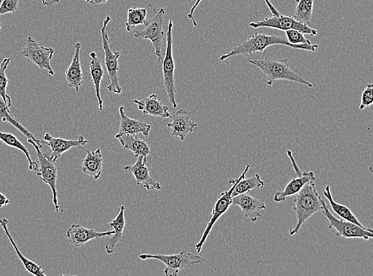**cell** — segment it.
I'll use <instances>...</instances> for the list:
<instances>
[{"label":"cell","instance_id":"cell-1","mask_svg":"<svg viewBox=\"0 0 373 276\" xmlns=\"http://www.w3.org/2000/svg\"><path fill=\"white\" fill-rule=\"evenodd\" d=\"M284 45L295 50L306 51L315 52L318 49L317 44H302L293 45L290 44L284 37L277 35H268L265 34L255 33L250 39L247 40L241 44L237 45L232 50L221 55L220 61L224 62L232 57L241 55V54H253L257 52L263 53L266 49L271 46Z\"/></svg>","mask_w":373,"mask_h":276},{"label":"cell","instance_id":"cell-2","mask_svg":"<svg viewBox=\"0 0 373 276\" xmlns=\"http://www.w3.org/2000/svg\"><path fill=\"white\" fill-rule=\"evenodd\" d=\"M322 201L320 194L317 191L315 181L306 183L301 191L295 196L294 210L296 214L297 225L294 229L290 230V236L298 234L302 226L313 214L321 212Z\"/></svg>","mask_w":373,"mask_h":276},{"label":"cell","instance_id":"cell-3","mask_svg":"<svg viewBox=\"0 0 373 276\" xmlns=\"http://www.w3.org/2000/svg\"><path fill=\"white\" fill-rule=\"evenodd\" d=\"M250 62L261 70L264 75V83L268 86H272L275 81L283 80L293 81V83L306 85L310 88L313 87V84L310 81L302 78L290 69L288 58L250 59Z\"/></svg>","mask_w":373,"mask_h":276},{"label":"cell","instance_id":"cell-4","mask_svg":"<svg viewBox=\"0 0 373 276\" xmlns=\"http://www.w3.org/2000/svg\"><path fill=\"white\" fill-rule=\"evenodd\" d=\"M268 7L270 12L272 14V17L265 18L263 20L258 21H252L250 26L253 29L267 28L277 29L286 31L288 30H297L304 35H309L312 37L317 36L318 31L316 29L311 28L309 26L301 23V21L295 19L294 16L284 15L281 14L279 10L275 8L274 5L270 2V0H264Z\"/></svg>","mask_w":373,"mask_h":276},{"label":"cell","instance_id":"cell-5","mask_svg":"<svg viewBox=\"0 0 373 276\" xmlns=\"http://www.w3.org/2000/svg\"><path fill=\"white\" fill-rule=\"evenodd\" d=\"M139 258L142 261L156 259L165 264L164 274L166 276H176L181 270L188 268L194 264L204 263L201 256L196 255L185 250L173 255H153V254H140Z\"/></svg>","mask_w":373,"mask_h":276},{"label":"cell","instance_id":"cell-6","mask_svg":"<svg viewBox=\"0 0 373 276\" xmlns=\"http://www.w3.org/2000/svg\"><path fill=\"white\" fill-rule=\"evenodd\" d=\"M250 165H247L245 171H243L241 175L238 177L234 180L229 181L232 187L228 189V191H224L220 194L217 202H215L214 209L212 210V215L209 221V223L205 227L203 234L201 237V239L196 243V250L198 253H200L202 250V248L205 245V241H207L208 236L210 234L211 231H212L214 226L217 221L220 219V216H223L227 211L229 209L232 205V192H234V187L236 184L239 182L242 178H245L247 173L250 171Z\"/></svg>","mask_w":373,"mask_h":276},{"label":"cell","instance_id":"cell-7","mask_svg":"<svg viewBox=\"0 0 373 276\" xmlns=\"http://www.w3.org/2000/svg\"><path fill=\"white\" fill-rule=\"evenodd\" d=\"M166 10L161 8L153 17L146 21L144 28L135 32L134 37L139 40H149L155 49V55L158 62L163 60L164 54L162 52V42L164 39V24Z\"/></svg>","mask_w":373,"mask_h":276},{"label":"cell","instance_id":"cell-8","mask_svg":"<svg viewBox=\"0 0 373 276\" xmlns=\"http://www.w3.org/2000/svg\"><path fill=\"white\" fill-rule=\"evenodd\" d=\"M112 19L110 16H106L101 30V42L103 50L105 52V63L107 69V74L110 80V84L107 86V89L112 92L114 94H121L122 88L119 83V58L121 53L120 51L113 53L110 46L109 36L107 35V26L110 23Z\"/></svg>","mask_w":373,"mask_h":276},{"label":"cell","instance_id":"cell-9","mask_svg":"<svg viewBox=\"0 0 373 276\" xmlns=\"http://www.w3.org/2000/svg\"><path fill=\"white\" fill-rule=\"evenodd\" d=\"M173 28L174 24L170 19L166 35V50L163 59V76L165 90L173 107H177L175 83V64L173 57Z\"/></svg>","mask_w":373,"mask_h":276},{"label":"cell","instance_id":"cell-10","mask_svg":"<svg viewBox=\"0 0 373 276\" xmlns=\"http://www.w3.org/2000/svg\"><path fill=\"white\" fill-rule=\"evenodd\" d=\"M28 142L35 148L37 159H39V162H37L39 169L35 172L36 175L40 177L41 180L51 187L53 194V203L55 205L56 213H59L60 211L63 212V209H61L58 202L57 191L58 169L55 162L49 159L46 153H42L41 148L34 140L28 139Z\"/></svg>","mask_w":373,"mask_h":276},{"label":"cell","instance_id":"cell-11","mask_svg":"<svg viewBox=\"0 0 373 276\" xmlns=\"http://www.w3.org/2000/svg\"><path fill=\"white\" fill-rule=\"evenodd\" d=\"M321 212L325 216L329 230H334L337 237L351 239V238H361L365 241L372 238V232L361 228L348 221L339 220L332 214L327 207L325 202L322 201V209Z\"/></svg>","mask_w":373,"mask_h":276},{"label":"cell","instance_id":"cell-12","mask_svg":"<svg viewBox=\"0 0 373 276\" xmlns=\"http://www.w3.org/2000/svg\"><path fill=\"white\" fill-rule=\"evenodd\" d=\"M288 158L291 162L292 166L296 174V178H292L286 186L283 191L277 192L275 194L273 198L275 202H285L286 198L295 196L298 193L306 183L316 180V176L315 172L307 171L302 172L300 169L297 162L295 161L293 155V153L290 150H286Z\"/></svg>","mask_w":373,"mask_h":276},{"label":"cell","instance_id":"cell-13","mask_svg":"<svg viewBox=\"0 0 373 276\" xmlns=\"http://www.w3.org/2000/svg\"><path fill=\"white\" fill-rule=\"evenodd\" d=\"M55 51L51 47H46L39 44L29 36L26 40V44L21 53L26 58L33 62L36 67L45 69L49 74L55 76L51 67V60Z\"/></svg>","mask_w":373,"mask_h":276},{"label":"cell","instance_id":"cell-14","mask_svg":"<svg viewBox=\"0 0 373 276\" xmlns=\"http://www.w3.org/2000/svg\"><path fill=\"white\" fill-rule=\"evenodd\" d=\"M89 141L83 135H80L78 139H64L62 138L53 137L50 133H45L43 137L42 144H45L51 148V153H46L49 159L55 162L63 153L72 149L79 148L83 149L84 146Z\"/></svg>","mask_w":373,"mask_h":276},{"label":"cell","instance_id":"cell-15","mask_svg":"<svg viewBox=\"0 0 373 276\" xmlns=\"http://www.w3.org/2000/svg\"><path fill=\"white\" fill-rule=\"evenodd\" d=\"M123 170L128 174L133 175L137 185H142L148 191H151V189L160 191L162 188L160 183L155 181L150 175L148 157L142 155L137 157L136 164L132 166H125Z\"/></svg>","mask_w":373,"mask_h":276},{"label":"cell","instance_id":"cell-16","mask_svg":"<svg viewBox=\"0 0 373 276\" xmlns=\"http://www.w3.org/2000/svg\"><path fill=\"white\" fill-rule=\"evenodd\" d=\"M170 118L171 122L167 123L166 127L171 129V137L180 138L182 142L198 127L196 122L192 120L191 113L184 110H177Z\"/></svg>","mask_w":373,"mask_h":276},{"label":"cell","instance_id":"cell-17","mask_svg":"<svg viewBox=\"0 0 373 276\" xmlns=\"http://www.w3.org/2000/svg\"><path fill=\"white\" fill-rule=\"evenodd\" d=\"M112 231L97 232L87 229L80 225L73 224L69 227L67 232V238L70 243L76 248L83 247L92 240L98 239L103 236H110Z\"/></svg>","mask_w":373,"mask_h":276},{"label":"cell","instance_id":"cell-18","mask_svg":"<svg viewBox=\"0 0 373 276\" xmlns=\"http://www.w3.org/2000/svg\"><path fill=\"white\" fill-rule=\"evenodd\" d=\"M232 205L239 207L243 214L252 223H256L261 218V211L266 209V205L248 193L232 197Z\"/></svg>","mask_w":373,"mask_h":276},{"label":"cell","instance_id":"cell-19","mask_svg":"<svg viewBox=\"0 0 373 276\" xmlns=\"http://www.w3.org/2000/svg\"><path fill=\"white\" fill-rule=\"evenodd\" d=\"M113 230V234L107 236L105 241V251L107 254H112L115 252L116 248L118 245H122L123 234L124 228H125V207L121 205L120 212L110 223H107Z\"/></svg>","mask_w":373,"mask_h":276},{"label":"cell","instance_id":"cell-20","mask_svg":"<svg viewBox=\"0 0 373 276\" xmlns=\"http://www.w3.org/2000/svg\"><path fill=\"white\" fill-rule=\"evenodd\" d=\"M133 103L138 107L144 115H150L154 117L166 119L171 117L169 107L164 105L158 99V95L153 94L142 100L134 99Z\"/></svg>","mask_w":373,"mask_h":276},{"label":"cell","instance_id":"cell-21","mask_svg":"<svg viewBox=\"0 0 373 276\" xmlns=\"http://www.w3.org/2000/svg\"><path fill=\"white\" fill-rule=\"evenodd\" d=\"M121 117L120 130L116 134L115 138L118 139L125 135H137L142 133L145 137H148L150 135L151 126L147 123L134 120L126 115L124 112V107L121 106L119 108Z\"/></svg>","mask_w":373,"mask_h":276},{"label":"cell","instance_id":"cell-22","mask_svg":"<svg viewBox=\"0 0 373 276\" xmlns=\"http://www.w3.org/2000/svg\"><path fill=\"white\" fill-rule=\"evenodd\" d=\"M75 51L73 60L66 71V80L70 88H73L76 92H78L80 86L84 83V74L83 72L82 64H80V49L82 43L76 42Z\"/></svg>","mask_w":373,"mask_h":276},{"label":"cell","instance_id":"cell-23","mask_svg":"<svg viewBox=\"0 0 373 276\" xmlns=\"http://www.w3.org/2000/svg\"><path fill=\"white\" fill-rule=\"evenodd\" d=\"M86 153L87 155L83 161L82 171L94 180H99L104 165L101 149L98 148L95 151L86 150Z\"/></svg>","mask_w":373,"mask_h":276},{"label":"cell","instance_id":"cell-24","mask_svg":"<svg viewBox=\"0 0 373 276\" xmlns=\"http://www.w3.org/2000/svg\"><path fill=\"white\" fill-rule=\"evenodd\" d=\"M90 64L89 74L92 78V83L94 85L96 96L98 101L99 111L102 112L104 108V101H103L101 96V84L105 73L103 69L101 62L96 52L93 51L89 53Z\"/></svg>","mask_w":373,"mask_h":276},{"label":"cell","instance_id":"cell-25","mask_svg":"<svg viewBox=\"0 0 373 276\" xmlns=\"http://www.w3.org/2000/svg\"><path fill=\"white\" fill-rule=\"evenodd\" d=\"M0 225L2 226V228L5 232V234H6L10 243H12V245L13 246L16 254H17L19 259H20L21 264H24V266L26 270H28V272L31 275H34L36 276H46V274L45 273L44 270L42 269V267L40 266V265L30 261V259L25 257L23 254L21 253L19 248H18L17 245H16V243L15 242L12 236L10 235L8 230V220L7 218H2L1 220H0Z\"/></svg>","mask_w":373,"mask_h":276},{"label":"cell","instance_id":"cell-26","mask_svg":"<svg viewBox=\"0 0 373 276\" xmlns=\"http://www.w3.org/2000/svg\"><path fill=\"white\" fill-rule=\"evenodd\" d=\"M323 196H325V198L328 200L333 212L338 215L340 218H342L345 221H349V223H352L356 225L361 227V228L372 232L371 229L367 228V227L361 223V221L358 220V218H356V216L354 215L352 211L350 210L349 208L345 207V205L335 202L331 192V187H326L325 189H324Z\"/></svg>","mask_w":373,"mask_h":276},{"label":"cell","instance_id":"cell-27","mask_svg":"<svg viewBox=\"0 0 373 276\" xmlns=\"http://www.w3.org/2000/svg\"><path fill=\"white\" fill-rule=\"evenodd\" d=\"M118 139L124 149L132 151L135 158L140 155L148 157L151 153L148 143L140 139L137 135H122Z\"/></svg>","mask_w":373,"mask_h":276},{"label":"cell","instance_id":"cell-28","mask_svg":"<svg viewBox=\"0 0 373 276\" xmlns=\"http://www.w3.org/2000/svg\"><path fill=\"white\" fill-rule=\"evenodd\" d=\"M0 121L3 123L8 122L10 124H12V126L19 130L21 134L24 135L26 138L34 140V141L42 148V140L37 139L33 134L30 132L28 129H26L17 120H16L12 115V113H10V108L1 96H0Z\"/></svg>","mask_w":373,"mask_h":276},{"label":"cell","instance_id":"cell-29","mask_svg":"<svg viewBox=\"0 0 373 276\" xmlns=\"http://www.w3.org/2000/svg\"><path fill=\"white\" fill-rule=\"evenodd\" d=\"M0 143H3L23 153L29 162V170L36 172L39 169V164L31 159L28 148L19 140L15 135L0 132Z\"/></svg>","mask_w":373,"mask_h":276},{"label":"cell","instance_id":"cell-30","mask_svg":"<svg viewBox=\"0 0 373 276\" xmlns=\"http://www.w3.org/2000/svg\"><path fill=\"white\" fill-rule=\"evenodd\" d=\"M264 187V182L262 180L261 175L255 174L248 178H242L234 187L232 196L235 197L240 194L250 193L254 189H261Z\"/></svg>","mask_w":373,"mask_h":276},{"label":"cell","instance_id":"cell-31","mask_svg":"<svg viewBox=\"0 0 373 276\" xmlns=\"http://www.w3.org/2000/svg\"><path fill=\"white\" fill-rule=\"evenodd\" d=\"M147 8H132L128 9L127 20L125 21V29L128 32H131L137 26L144 25L147 21L148 9Z\"/></svg>","mask_w":373,"mask_h":276},{"label":"cell","instance_id":"cell-32","mask_svg":"<svg viewBox=\"0 0 373 276\" xmlns=\"http://www.w3.org/2000/svg\"><path fill=\"white\" fill-rule=\"evenodd\" d=\"M295 1L297 4L294 18L302 24H309L313 15L315 0H295Z\"/></svg>","mask_w":373,"mask_h":276},{"label":"cell","instance_id":"cell-33","mask_svg":"<svg viewBox=\"0 0 373 276\" xmlns=\"http://www.w3.org/2000/svg\"><path fill=\"white\" fill-rule=\"evenodd\" d=\"M10 58H4L1 64H0V96L2 97L8 107L10 108L12 106V99L7 94V88L8 85V79L6 75V70L9 66Z\"/></svg>","mask_w":373,"mask_h":276},{"label":"cell","instance_id":"cell-34","mask_svg":"<svg viewBox=\"0 0 373 276\" xmlns=\"http://www.w3.org/2000/svg\"><path fill=\"white\" fill-rule=\"evenodd\" d=\"M286 40L293 45L311 44V42L305 37L304 34L297 30H288L285 31Z\"/></svg>","mask_w":373,"mask_h":276},{"label":"cell","instance_id":"cell-35","mask_svg":"<svg viewBox=\"0 0 373 276\" xmlns=\"http://www.w3.org/2000/svg\"><path fill=\"white\" fill-rule=\"evenodd\" d=\"M373 104V85L367 84L365 89L362 92L361 97L360 110L371 106Z\"/></svg>","mask_w":373,"mask_h":276},{"label":"cell","instance_id":"cell-36","mask_svg":"<svg viewBox=\"0 0 373 276\" xmlns=\"http://www.w3.org/2000/svg\"><path fill=\"white\" fill-rule=\"evenodd\" d=\"M19 0H2L0 3V15L15 13L18 9Z\"/></svg>","mask_w":373,"mask_h":276},{"label":"cell","instance_id":"cell-37","mask_svg":"<svg viewBox=\"0 0 373 276\" xmlns=\"http://www.w3.org/2000/svg\"><path fill=\"white\" fill-rule=\"evenodd\" d=\"M202 1V0H196V3H194V4L193 5V7L191 9L190 13L187 15V18L192 21L193 25L196 27L198 26V24H197L196 20L194 19L193 18V13L194 12H196V10L198 7V5L200 4V3H201Z\"/></svg>","mask_w":373,"mask_h":276},{"label":"cell","instance_id":"cell-38","mask_svg":"<svg viewBox=\"0 0 373 276\" xmlns=\"http://www.w3.org/2000/svg\"><path fill=\"white\" fill-rule=\"evenodd\" d=\"M10 204V200L4 196L3 193L0 192V208L6 207V205Z\"/></svg>","mask_w":373,"mask_h":276},{"label":"cell","instance_id":"cell-39","mask_svg":"<svg viewBox=\"0 0 373 276\" xmlns=\"http://www.w3.org/2000/svg\"><path fill=\"white\" fill-rule=\"evenodd\" d=\"M61 0H42L43 6L51 7L52 5H55L60 2Z\"/></svg>","mask_w":373,"mask_h":276},{"label":"cell","instance_id":"cell-40","mask_svg":"<svg viewBox=\"0 0 373 276\" xmlns=\"http://www.w3.org/2000/svg\"><path fill=\"white\" fill-rule=\"evenodd\" d=\"M84 1L91 5H99L104 4L109 1V0H84Z\"/></svg>","mask_w":373,"mask_h":276},{"label":"cell","instance_id":"cell-41","mask_svg":"<svg viewBox=\"0 0 373 276\" xmlns=\"http://www.w3.org/2000/svg\"><path fill=\"white\" fill-rule=\"evenodd\" d=\"M2 25L1 23H0V29H1Z\"/></svg>","mask_w":373,"mask_h":276}]
</instances>
